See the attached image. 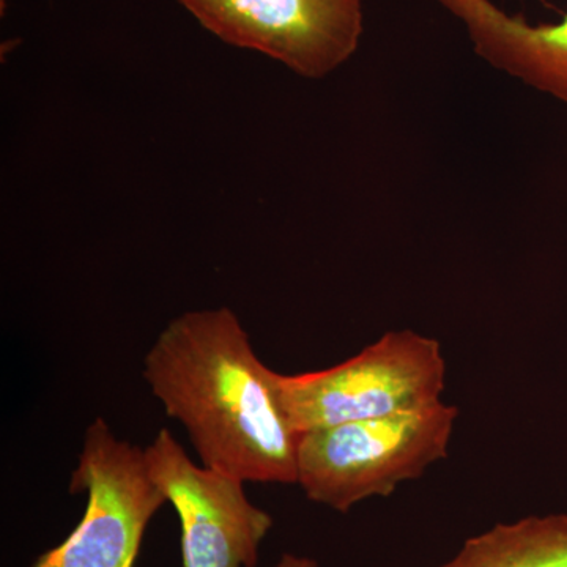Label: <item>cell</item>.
Here are the masks:
<instances>
[{"mask_svg": "<svg viewBox=\"0 0 567 567\" xmlns=\"http://www.w3.org/2000/svg\"><path fill=\"white\" fill-rule=\"evenodd\" d=\"M275 375L227 308L178 316L144 360L145 382L186 429L203 465L245 483L297 484L300 434Z\"/></svg>", "mask_w": 567, "mask_h": 567, "instance_id": "obj_1", "label": "cell"}, {"mask_svg": "<svg viewBox=\"0 0 567 567\" xmlns=\"http://www.w3.org/2000/svg\"><path fill=\"white\" fill-rule=\"evenodd\" d=\"M457 415L456 405L440 401L417 412L303 432L297 484L312 502L344 514L364 499L390 496L447 456Z\"/></svg>", "mask_w": 567, "mask_h": 567, "instance_id": "obj_2", "label": "cell"}, {"mask_svg": "<svg viewBox=\"0 0 567 567\" xmlns=\"http://www.w3.org/2000/svg\"><path fill=\"white\" fill-rule=\"evenodd\" d=\"M445 380L442 346L412 330L390 331L323 371L275 375L279 401L298 434L427 409L442 401Z\"/></svg>", "mask_w": 567, "mask_h": 567, "instance_id": "obj_3", "label": "cell"}, {"mask_svg": "<svg viewBox=\"0 0 567 567\" xmlns=\"http://www.w3.org/2000/svg\"><path fill=\"white\" fill-rule=\"evenodd\" d=\"M70 492L87 494L84 516L31 567H134L145 529L167 503L145 450L118 440L99 417L85 432Z\"/></svg>", "mask_w": 567, "mask_h": 567, "instance_id": "obj_4", "label": "cell"}, {"mask_svg": "<svg viewBox=\"0 0 567 567\" xmlns=\"http://www.w3.org/2000/svg\"><path fill=\"white\" fill-rule=\"evenodd\" d=\"M224 43L262 52L319 80L349 61L363 35L361 0H177Z\"/></svg>", "mask_w": 567, "mask_h": 567, "instance_id": "obj_5", "label": "cell"}, {"mask_svg": "<svg viewBox=\"0 0 567 567\" xmlns=\"http://www.w3.org/2000/svg\"><path fill=\"white\" fill-rule=\"evenodd\" d=\"M155 483L182 529L183 567H256L274 517L249 502L240 477L196 465L167 429L145 447Z\"/></svg>", "mask_w": 567, "mask_h": 567, "instance_id": "obj_6", "label": "cell"}, {"mask_svg": "<svg viewBox=\"0 0 567 567\" xmlns=\"http://www.w3.org/2000/svg\"><path fill=\"white\" fill-rule=\"evenodd\" d=\"M465 25L473 50L495 69L567 103V13L554 24H529L492 0H434Z\"/></svg>", "mask_w": 567, "mask_h": 567, "instance_id": "obj_7", "label": "cell"}, {"mask_svg": "<svg viewBox=\"0 0 567 567\" xmlns=\"http://www.w3.org/2000/svg\"><path fill=\"white\" fill-rule=\"evenodd\" d=\"M440 567H567V514L495 525Z\"/></svg>", "mask_w": 567, "mask_h": 567, "instance_id": "obj_8", "label": "cell"}, {"mask_svg": "<svg viewBox=\"0 0 567 567\" xmlns=\"http://www.w3.org/2000/svg\"><path fill=\"white\" fill-rule=\"evenodd\" d=\"M275 567H319L316 559L300 555L284 554Z\"/></svg>", "mask_w": 567, "mask_h": 567, "instance_id": "obj_9", "label": "cell"}]
</instances>
